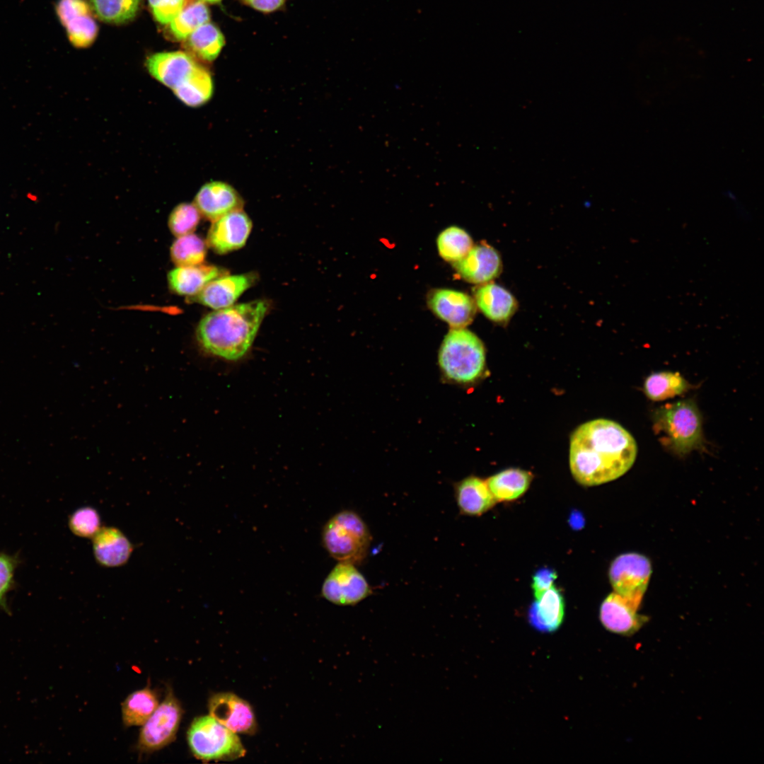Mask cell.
Wrapping results in <instances>:
<instances>
[{"instance_id":"obj_20","label":"cell","mask_w":764,"mask_h":764,"mask_svg":"<svg viewBox=\"0 0 764 764\" xmlns=\"http://www.w3.org/2000/svg\"><path fill=\"white\" fill-rule=\"evenodd\" d=\"M564 615V598L560 590L554 585L535 600L528 613L531 626L545 633L556 631L560 627Z\"/></svg>"},{"instance_id":"obj_30","label":"cell","mask_w":764,"mask_h":764,"mask_svg":"<svg viewBox=\"0 0 764 764\" xmlns=\"http://www.w3.org/2000/svg\"><path fill=\"white\" fill-rule=\"evenodd\" d=\"M207 243L192 233L178 237L170 247V257L177 267L200 265L207 255Z\"/></svg>"},{"instance_id":"obj_16","label":"cell","mask_w":764,"mask_h":764,"mask_svg":"<svg viewBox=\"0 0 764 764\" xmlns=\"http://www.w3.org/2000/svg\"><path fill=\"white\" fill-rule=\"evenodd\" d=\"M198 65L190 54L181 51L156 53L146 62L149 74L172 91L184 83Z\"/></svg>"},{"instance_id":"obj_31","label":"cell","mask_w":764,"mask_h":764,"mask_svg":"<svg viewBox=\"0 0 764 764\" xmlns=\"http://www.w3.org/2000/svg\"><path fill=\"white\" fill-rule=\"evenodd\" d=\"M470 235L457 226H450L439 235L436 244L440 256L455 262L463 258L473 246Z\"/></svg>"},{"instance_id":"obj_6","label":"cell","mask_w":764,"mask_h":764,"mask_svg":"<svg viewBox=\"0 0 764 764\" xmlns=\"http://www.w3.org/2000/svg\"><path fill=\"white\" fill-rule=\"evenodd\" d=\"M187 741L193 755L204 762L234 760L246 753L237 734L211 715L193 720L187 731Z\"/></svg>"},{"instance_id":"obj_35","label":"cell","mask_w":764,"mask_h":764,"mask_svg":"<svg viewBox=\"0 0 764 764\" xmlns=\"http://www.w3.org/2000/svg\"><path fill=\"white\" fill-rule=\"evenodd\" d=\"M18 564V555L0 552V608L7 613L10 610L6 596L15 587L14 574Z\"/></svg>"},{"instance_id":"obj_2","label":"cell","mask_w":764,"mask_h":764,"mask_svg":"<svg viewBox=\"0 0 764 764\" xmlns=\"http://www.w3.org/2000/svg\"><path fill=\"white\" fill-rule=\"evenodd\" d=\"M268 309L267 301L255 300L208 313L196 330L200 347L209 356L226 361L242 359L250 351Z\"/></svg>"},{"instance_id":"obj_26","label":"cell","mask_w":764,"mask_h":764,"mask_svg":"<svg viewBox=\"0 0 764 764\" xmlns=\"http://www.w3.org/2000/svg\"><path fill=\"white\" fill-rule=\"evenodd\" d=\"M690 384L678 373L659 371L650 374L645 380L644 390L652 401H661L674 398L687 391Z\"/></svg>"},{"instance_id":"obj_3","label":"cell","mask_w":764,"mask_h":764,"mask_svg":"<svg viewBox=\"0 0 764 764\" xmlns=\"http://www.w3.org/2000/svg\"><path fill=\"white\" fill-rule=\"evenodd\" d=\"M653 424L662 444L676 455L684 456L702 446V417L691 399L660 407L653 415Z\"/></svg>"},{"instance_id":"obj_25","label":"cell","mask_w":764,"mask_h":764,"mask_svg":"<svg viewBox=\"0 0 764 764\" xmlns=\"http://www.w3.org/2000/svg\"><path fill=\"white\" fill-rule=\"evenodd\" d=\"M173 91L185 105L199 107L209 101L212 96V79L209 73L199 64L189 78Z\"/></svg>"},{"instance_id":"obj_28","label":"cell","mask_w":764,"mask_h":764,"mask_svg":"<svg viewBox=\"0 0 764 764\" xmlns=\"http://www.w3.org/2000/svg\"><path fill=\"white\" fill-rule=\"evenodd\" d=\"M209 9L203 1L186 4L178 15L168 24L170 34L178 40H185L192 32L209 22Z\"/></svg>"},{"instance_id":"obj_11","label":"cell","mask_w":764,"mask_h":764,"mask_svg":"<svg viewBox=\"0 0 764 764\" xmlns=\"http://www.w3.org/2000/svg\"><path fill=\"white\" fill-rule=\"evenodd\" d=\"M209 715L236 734H253L257 730L250 704L231 693H219L209 702Z\"/></svg>"},{"instance_id":"obj_19","label":"cell","mask_w":764,"mask_h":764,"mask_svg":"<svg viewBox=\"0 0 764 764\" xmlns=\"http://www.w3.org/2000/svg\"><path fill=\"white\" fill-rule=\"evenodd\" d=\"M475 305L490 320L506 323L516 313L518 303L504 288L492 282L480 284L474 291Z\"/></svg>"},{"instance_id":"obj_12","label":"cell","mask_w":764,"mask_h":764,"mask_svg":"<svg viewBox=\"0 0 764 764\" xmlns=\"http://www.w3.org/2000/svg\"><path fill=\"white\" fill-rule=\"evenodd\" d=\"M257 279V275L255 272L225 274L210 281L199 292L188 297L187 300L214 310L226 308L233 305Z\"/></svg>"},{"instance_id":"obj_40","label":"cell","mask_w":764,"mask_h":764,"mask_svg":"<svg viewBox=\"0 0 764 764\" xmlns=\"http://www.w3.org/2000/svg\"><path fill=\"white\" fill-rule=\"evenodd\" d=\"M200 1L208 2V3H216V2H219L221 0H200Z\"/></svg>"},{"instance_id":"obj_27","label":"cell","mask_w":764,"mask_h":764,"mask_svg":"<svg viewBox=\"0 0 764 764\" xmlns=\"http://www.w3.org/2000/svg\"><path fill=\"white\" fill-rule=\"evenodd\" d=\"M185 40L187 48L197 57L206 61L216 59L224 45L222 33L209 22L196 29Z\"/></svg>"},{"instance_id":"obj_5","label":"cell","mask_w":764,"mask_h":764,"mask_svg":"<svg viewBox=\"0 0 764 764\" xmlns=\"http://www.w3.org/2000/svg\"><path fill=\"white\" fill-rule=\"evenodd\" d=\"M322 540L332 557L339 562L357 565L366 557L371 536L357 513L344 510L332 516L325 524Z\"/></svg>"},{"instance_id":"obj_29","label":"cell","mask_w":764,"mask_h":764,"mask_svg":"<svg viewBox=\"0 0 764 764\" xmlns=\"http://www.w3.org/2000/svg\"><path fill=\"white\" fill-rule=\"evenodd\" d=\"M92 10L102 21L122 24L137 14L142 0H90Z\"/></svg>"},{"instance_id":"obj_34","label":"cell","mask_w":764,"mask_h":764,"mask_svg":"<svg viewBox=\"0 0 764 764\" xmlns=\"http://www.w3.org/2000/svg\"><path fill=\"white\" fill-rule=\"evenodd\" d=\"M68 525L74 535L86 538H92L101 528L99 514L91 507L74 511L69 517Z\"/></svg>"},{"instance_id":"obj_13","label":"cell","mask_w":764,"mask_h":764,"mask_svg":"<svg viewBox=\"0 0 764 764\" xmlns=\"http://www.w3.org/2000/svg\"><path fill=\"white\" fill-rule=\"evenodd\" d=\"M639 607L615 591L610 594L600 607V620L609 632L625 637L636 634L648 621L637 613Z\"/></svg>"},{"instance_id":"obj_1","label":"cell","mask_w":764,"mask_h":764,"mask_svg":"<svg viewBox=\"0 0 764 764\" xmlns=\"http://www.w3.org/2000/svg\"><path fill=\"white\" fill-rule=\"evenodd\" d=\"M637 445L620 424L597 419L581 424L572 433L569 466L577 482L584 486L613 481L633 465Z\"/></svg>"},{"instance_id":"obj_14","label":"cell","mask_w":764,"mask_h":764,"mask_svg":"<svg viewBox=\"0 0 764 764\" xmlns=\"http://www.w3.org/2000/svg\"><path fill=\"white\" fill-rule=\"evenodd\" d=\"M428 305L436 316L452 328H463L473 320L476 305L471 296L461 291L439 289L428 296Z\"/></svg>"},{"instance_id":"obj_9","label":"cell","mask_w":764,"mask_h":764,"mask_svg":"<svg viewBox=\"0 0 764 764\" xmlns=\"http://www.w3.org/2000/svg\"><path fill=\"white\" fill-rule=\"evenodd\" d=\"M322 595L339 606H354L371 594V589L355 565L339 562L323 581Z\"/></svg>"},{"instance_id":"obj_39","label":"cell","mask_w":764,"mask_h":764,"mask_svg":"<svg viewBox=\"0 0 764 764\" xmlns=\"http://www.w3.org/2000/svg\"><path fill=\"white\" fill-rule=\"evenodd\" d=\"M249 6L262 12H272L284 3L285 0H244Z\"/></svg>"},{"instance_id":"obj_37","label":"cell","mask_w":764,"mask_h":764,"mask_svg":"<svg viewBox=\"0 0 764 764\" xmlns=\"http://www.w3.org/2000/svg\"><path fill=\"white\" fill-rule=\"evenodd\" d=\"M57 17L64 26L73 18L91 13L85 0H59L56 6Z\"/></svg>"},{"instance_id":"obj_18","label":"cell","mask_w":764,"mask_h":764,"mask_svg":"<svg viewBox=\"0 0 764 764\" xmlns=\"http://www.w3.org/2000/svg\"><path fill=\"white\" fill-rule=\"evenodd\" d=\"M92 539L95 558L103 567H115L125 565L133 551L129 540L115 527H101Z\"/></svg>"},{"instance_id":"obj_17","label":"cell","mask_w":764,"mask_h":764,"mask_svg":"<svg viewBox=\"0 0 764 764\" xmlns=\"http://www.w3.org/2000/svg\"><path fill=\"white\" fill-rule=\"evenodd\" d=\"M194 204L201 215L214 221L221 216L243 209V201L228 183L212 181L204 184L197 193Z\"/></svg>"},{"instance_id":"obj_4","label":"cell","mask_w":764,"mask_h":764,"mask_svg":"<svg viewBox=\"0 0 764 764\" xmlns=\"http://www.w3.org/2000/svg\"><path fill=\"white\" fill-rule=\"evenodd\" d=\"M443 376L461 385L478 380L485 366V349L480 339L471 331L452 328L441 343L438 357Z\"/></svg>"},{"instance_id":"obj_8","label":"cell","mask_w":764,"mask_h":764,"mask_svg":"<svg viewBox=\"0 0 764 764\" xmlns=\"http://www.w3.org/2000/svg\"><path fill=\"white\" fill-rule=\"evenodd\" d=\"M182 714L180 704L169 688L163 701L142 725L138 741L140 751H157L173 741L178 731Z\"/></svg>"},{"instance_id":"obj_22","label":"cell","mask_w":764,"mask_h":764,"mask_svg":"<svg viewBox=\"0 0 764 764\" xmlns=\"http://www.w3.org/2000/svg\"><path fill=\"white\" fill-rule=\"evenodd\" d=\"M228 274L227 270L215 265L178 267L169 272L168 282L175 293L190 297L199 292L210 281Z\"/></svg>"},{"instance_id":"obj_15","label":"cell","mask_w":764,"mask_h":764,"mask_svg":"<svg viewBox=\"0 0 764 764\" xmlns=\"http://www.w3.org/2000/svg\"><path fill=\"white\" fill-rule=\"evenodd\" d=\"M453 267L465 281L473 284H485L498 277L502 264L498 252L486 243L473 246L461 260L453 262Z\"/></svg>"},{"instance_id":"obj_10","label":"cell","mask_w":764,"mask_h":764,"mask_svg":"<svg viewBox=\"0 0 764 764\" xmlns=\"http://www.w3.org/2000/svg\"><path fill=\"white\" fill-rule=\"evenodd\" d=\"M252 229V221L243 209L231 212L212 221L207 245L218 254L241 248Z\"/></svg>"},{"instance_id":"obj_7","label":"cell","mask_w":764,"mask_h":764,"mask_svg":"<svg viewBox=\"0 0 764 764\" xmlns=\"http://www.w3.org/2000/svg\"><path fill=\"white\" fill-rule=\"evenodd\" d=\"M652 574L649 559L639 553L627 552L612 562L608 577L614 591L639 608Z\"/></svg>"},{"instance_id":"obj_36","label":"cell","mask_w":764,"mask_h":764,"mask_svg":"<svg viewBox=\"0 0 764 764\" xmlns=\"http://www.w3.org/2000/svg\"><path fill=\"white\" fill-rule=\"evenodd\" d=\"M154 18L161 24L168 25L183 10L186 0H148Z\"/></svg>"},{"instance_id":"obj_23","label":"cell","mask_w":764,"mask_h":764,"mask_svg":"<svg viewBox=\"0 0 764 764\" xmlns=\"http://www.w3.org/2000/svg\"><path fill=\"white\" fill-rule=\"evenodd\" d=\"M533 475L528 471L509 468L490 477L486 482L497 502L519 498L529 487Z\"/></svg>"},{"instance_id":"obj_24","label":"cell","mask_w":764,"mask_h":764,"mask_svg":"<svg viewBox=\"0 0 764 764\" xmlns=\"http://www.w3.org/2000/svg\"><path fill=\"white\" fill-rule=\"evenodd\" d=\"M159 705L156 694L149 686L129 695L122 705L124 724L142 726Z\"/></svg>"},{"instance_id":"obj_38","label":"cell","mask_w":764,"mask_h":764,"mask_svg":"<svg viewBox=\"0 0 764 764\" xmlns=\"http://www.w3.org/2000/svg\"><path fill=\"white\" fill-rule=\"evenodd\" d=\"M557 579L555 570L550 568H541L533 576L532 589L536 599L539 598L542 594L553 586Z\"/></svg>"},{"instance_id":"obj_33","label":"cell","mask_w":764,"mask_h":764,"mask_svg":"<svg viewBox=\"0 0 764 764\" xmlns=\"http://www.w3.org/2000/svg\"><path fill=\"white\" fill-rule=\"evenodd\" d=\"M200 215L194 204H179L169 216V228L178 237L192 233L199 222Z\"/></svg>"},{"instance_id":"obj_21","label":"cell","mask_w":764,"mask_h":764,"mask_svg":"<svg viewBox=\"0 0 764 764\" xmlns=\"http://www.w3.org/2000/svg\"><path fill=\"white\" fill-rule=\"evenodd\" d=\"M455 498L462 514L480 516L497 503L487 482L476 476H468L454 485Z\"/></svg>"},{"instance_id":"obj_32","label":"cell","mask_w":764,"mask_h":764,"mask_svg":"<svg viewBox=\"0 0 764 764\" xmlns=\"http://www.w3.org/2000/svg\"><path fill=\"white\" fill-rule=\"evenodd\" d=\"M64 27L69 41L79 48L90 46L94 42L98 30L91 13L73 18Z\"/></svg>"}]
</instances>
